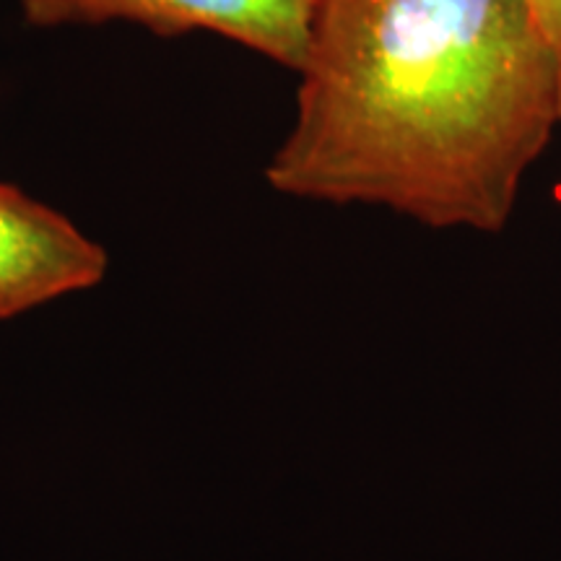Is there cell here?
I'll use <instances>...</instances> for the list:
<instances>
[{
    "label": "cell",
    "instance_id": "cell-1",
    "mask_svg": "<svg viewBox=\"0 0 561 561\" xmlns=\"http://www.w3.org/2000/svg\"><path fill=\"white\" fill-rule=\"evenodd\" d=\"M299 76L273 191L432 229L502 231L557 128L559 53L525 0H314Z\"/></svg>",
    "mask_w": 561,
    "mask_h": 561
},
{
    "label": "cell",
    "instance_id": "cell-2",
    "mask_svg": "<svg viewBox=\"0 0 561 561\" xmlns=\"http://www.w3.org/2000/svg\"><path fill=\"white\" fill-rule=\"evenodd\" d=\"M314 0H21L26 24L130 21L159 37L206 30L297 70L305 66Z\"/></svg>",
    "mask_w": 561,
    "mask_h": 561
},
{
    "label": "cell",
    "instance_id": "cell-3",
    "mask_svg": "<svg viewBox=\"0 0 561 561\" xmlns=\"http://www.w3.org/2000/svg\"><path fill=\"white\" fill-rule=\"evenodd\" d=\"M107 252L58 210L0 182V320L96 286Z\"/></svg>",
    "mask_w": 561,
    "mask_h": 561
},
{
    "label": "cell",
    "instance_id": "cell-4",
    "mask_svg": "<svg viewBox=\"0 0 561 561\" xmlns=\"http://www.w3.org/2000/svg\"><path fill=\"white\" fill-rule=\"evenodd\" d=\"M536 19L538 30L551 42V47L561 53V0H525Z\"/></svg>",
    "mask_w": 561,
    "mask_h": 561
},
{
    "label": "cell",
    "instance_id": "cell-5",
    "mask_svg": "<svg viewBox=\"0 0 561 561\" xmlns=\"http://www.w3.org/2000/svg\"><path fill=\"white\" fill-rule=\"evenodd\" d=\"M557 123H561V53H559V83H557Z\"/></svg>",
    "mask_w": 561,
    "mask_h": 561
}]
</instances>
